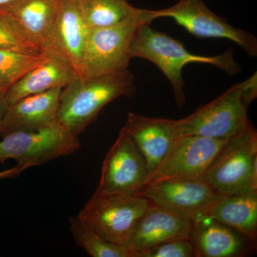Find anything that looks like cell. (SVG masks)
Returning a JSON list of instances; mask_svg holds the SVG:
<instances>
[{
	"label": "cell",
	"instance_id": "25",
	"mask_svg": "<svg viewBox=\"0 0 257 257\" xmlns=\"http://www.w3.org/2000/svg\"><path fill=\"white\" fill-rule=\"evenodd\" d=\"M22 172H23V171L20 170L18 166H15L13 168L10 169V170L0 172V181L3 180V179L15 178V177L20 175Z\"/></svg>",
	"mask_w": 257,
	"mask_h": 257
},
{
	"label": "cell",
	"instance_id": "13",
	"mask_svg": "<svg viewBox=\"0 0 257 257\" xmlns=\"http://www.w3.org/2000/svg\"><path fill=\"white\" fill-rule=\"evenodd\" d=\"M194 222L150 202L137 223L126 246L135 257L170 240L192 237Z\"/></svg>",
	"mask_w": 257,
	"mask_h": 257
},
{
	"label": "cell",
	"instance_id": "20",
	"mask_svg": "<svg viewBox=\"0 0 257 257\" xmlns=\"http://www.w3.org/2000/svg\"><path fill=\"white\" fill-rule=\"evenodd\" d=\"M83 18L89 30L121 23L140 13L127 0H79Z\"/></svg>",
	"mask_w": 257,
	"mask_h": 257
},
{
	"label": "cell",
	"instance_id": "1",
	"mask_svg": "<svg viewBox=\"0 0 257 257\" xmlns=\"http://www.w3.org/2000/svg\"><path fill=\"white\" fill-rule=\"evenodd\" d=\"M130 55L132 59L150 61L160 69L172 85L175 100L179 107H182L186 102L182 70L187 64H211L231 76L241 71L231 49L219 55H194L178 40L151 28L150 24L147 23L140 25L134 34Z\"/></svg>",
	"mask_w": 257,
	"mask_h": 257
},
{
	"label": "cell",
	"instance_id": "2",
	"mask_svg": "<svg viewBox=\"0 0 257 257\" xmlns=\"http://www.w3.org/2000/svg\"><path fill=\"white\" fill-rule=\"evenodd\" d=\"M136 91L135 77L127 70L74 79L62 89L58 121L79 136L92 123L104 106L121 97L133 96Z\"/></svg>",
	"mask_w": 257,
	"mask_h": 257
},
{
	"label": "cell",
	"instance_id": "12",
	"mask_svg": "<svg viewBox=\"0 0 257 257\" xmlns=\"http://www.w3.org/2000/svg\"><path fill=\"white\" fill-rule=\"evenodd\" d=\"M89 31L79 0H59L55 24L44 51L62 56L79 76Z\"/></svg>",
	"mask_w": 257,
	"mask_h": 257
},
{
	"label": "cell",
	"instance_id": "11",
	"mask_svg": "<svg viewBox=\"0 0 257 257\" xmlns=\"http://www.w3.org/2000/svg\"><path fill=\"white\" fill-rule=\"evenodd\" d=\"M227 140L200 136L176 139L149 175L147 184L162 179L202 177Z\"/></svg>",
	"mask_w": 257,
	"mask_h": 257
},
{
	"label": "cell",
	"instance_id": "19",
	"mask_svg": "<svg viewBox=\"0 0 257 257\" xmlns=\"http://www.w3.org/2000/svg\"><path fill=\"white\" fill-rule=\"evenodd\" d=\"M207 216L255 242L257 239V191L221 196Z\"/></svg>",
	"mask_w": 257,
	"mask_h": 257
},
{
	"label": "cell",
	"instance_id": "17",
	"mask_svg": "<svg viewBox=\"0 0 257 257\" xmlns=\"http://www.w3.org/2000/svg\"><path fill=\"white\" fill-rule=\"evenodd\" d=\"M192 240L197 257L243 256L252 241L208 216L194 221Z\"/></svg>",
	"mask_w": 257,
	"mask_h": 257
},
{
	"label": "cell",
	"instance_id": "6",
	"mask_svg": "<svg viewBox=\"0 0 257 257\" xmlns=\"http://www.w3.org/2000/svg\"><path fill=\"white\" fill-rule=\"evenodd\" d=\"M141 9L136 16L121 23L89 30L79 77H87L127 70L130 45L137 28L147 23Z\"/></svg>",
	"mask_w": 257,
	"mask_h": 257
},
{
	"label": "cell",
	"instance_id": "8",
	"mask_svg": "<svg viewBox=\"0 0 257 257\" xmlns=\"http://www.w3.org/2000/svg\"><path fill=\"white\" fill-rule=\"evenodd\" d=\"M145 16L150 23L157 18L172 19L194 36L231 40L247 55L256 57V37L246 30L230 25L224 18L213 13L204 0H179L166 9L145 10Z\"/></svg>",
	"mask_w": 257,
	"mask_h": 257
},
{
	"label": "cell",
	"instance_id": "15",
	"mask_svg": "<svg viewBox=\"0 0 257 257\" xmlns=\"http://www.w3.org/2000/svg\"><path fill=\"white\" fill-rule=\"evenodd\" d=\"M45 52V60L27 72L6 93L5 99L9 105L26 96L63 89L79 77L73 66L62 56Z\"/></svg>",
	"mask_w": 257,
	"mask_h": 257
},
{
	"label": "cell",
	"instance_id": "16",
	"mask_svg": "<svg viewBox=\"0 0 257 257\" xmlns=\"http://www.w3.org/2000/svg\"><path fill=\"white\" fill-rule=\"evenodd\" d=\"M124 127L146 161L150 174L177 138L175 119L151 118L130 112Z\"/></svg>",
	"mask_w": 257,
	"mask_h": 257
},
{
	"label": "cell",
	"instance_id": "26",
	"mask_svg": "<svg viewBox=\"0 0 257 257\" xmlns=\"http://www.w3.org/2000/svg\"><path fill=\"white\" fill-rule=\"evenodd\" d=\"M8 106L9 104L5 99V96H0V137H2V121H3V116L8 109Z\"/></svg>",
	"mask_w": 257,
	"mask_h": 257
},
{
	"label": "cell",
	"instance_id": "9",
	"mask_svg": "<svg viewBox=\"0 0 257 257\" xmlns=\"http://www.w3.org/2000/svg\"><path fill=\"white\" fill-rule=\"evenodd\" d=\"M140 195L193 222L207 216L221 197L202 177L157 181L147 184Z\"/></svg>",
	"mask_w": 257,
	"mask_h": 257
},
{
	"label": "cell",
	"instance_id": "23",
	"mask_svg": "<svg viewBox=\"0 0 257 257\" xmlns=\"http://www.w3.org/2000/svg\"><path fill=\"white\" fill-rule=\"evenodd\" d=\"M0 50H12L30 54L44 52L18 26L10 15L0 13Z\"/></svg>",
	"mask_w": 257,
	"mask_h": 257
},
{
	"label": "cell",
	"instance_id": "4",
	"mask_svg": "<svg viewBox=\"0 0 257 257\" xmlns=\"http://www.w3.org/2000/svg\"><path fill=\"white\" fill-rule=\"evenodd\" d=\"M202 177L221 196L257 191V133L251 121L228 139Z\"/></svg>",
	"mask_w": 257,
	"mask_h": 257
},
{
	"label": "cell",
	"instance_id": "21",
	"mask_svg": "<svg viewBox=\"0 0 257 257\" xmlns=\"http://www.w3.org/2000/svg\"><path fill=\"white\" fill-rule=\"evenodd\" d=\"M69 230L75 243L92 257H135L124 245L107 241L93 231L79 217L69 219Z\"/></svg>",
	"mask_w": 257,
	"mask_h": 257
},
{
	"label": "cell",
	"instance_id": "10",
	"mask_svg": "<svg viewBox=\"0 0 257 257\" xmlns=\"http://www.w3.org/2000/svg\"><path fill=\"white\" fill-rule=\"evenodd\" d=\"M149 174L146 161L123 126L103 162L96 190L108 194L140 195Z\"/></svg>",
	"mask_w": 257,
	"mask_h": 257
},
{
	"label": "cell",
	"instance_id": "18",
	"mask_svg": "<svg viewBox=\"0 0 257 257\" xmlns=\"http://www.w3.org/2000/svg\"><path fill=\"white\" fill-rule=\"evenodd\" d=\"M59 0H15L0 13L10 15L24 33L44 51L55 24Z\"/></svg>",
	"mask_w": 257,
	"mask_h": 257
},
{
	"label": "cell",
	"instance_id": "24",
	"mask_svg": "<svg viewBox=\"0 0 257 257\" xmlns=\"http://www.w3.org/2000/svg\"><path fill=\"white\" fill-rule=\"evenodd\" d=\"M194 247L192 237L166 241L140 253L138 257H193Z\"/></svg>",
	"mask_w": 257,
	"mask_h": 257
},
{
	"label": "cell",
	"instance_id": "7",
	"mask_svg": "<svg viewBox=\"0 0 257 257\" xmlns=\"http://www.w3.org/2000/svg\"><path fill=\"white\" fill-rule=\"evenodd\" d=\"M150 205V201L141 195L104 194L96 189L78 216L101 237L126 246Z\"/></svg>",
	"mask_w": 257,
	"mask_h": 257
},
{
	"label": "cell",
	"instance_id": "5",
	"mask_svg": "<svg viewBox=\"0 0 257 257\" xmlns=\"http://www.w3.org/2000/svg\"><path fill=\"white\" fill-rule=\"evenodd\" d=\"M0 140V164L15 160L22 171L67 157L81 147L79 136L59 122L35 131L7 134Z\"/></svg>",
	"mask_w": 257,
	"mask_h": 257
},
{
	"label": "cell",
	"instance_id": "3",
	"mask_svg": "<svg viewBox=\"0 0 257 257\" xmlns=\"http://www.w3.org/2000/svg\"><path fill=\"white\" fill-rule=\"evenodd\" d=\"M257 96L255 72L243 82L236 83L214 100L199 106L182 119L175 120L177 138L200 136L226 140L248 124V106Z\"/></svg>",
	"mask_w": 257,
	"mask_h": 257
},
{
	"label": "cell",
	"instance_id": "22",
	"mask_svg": "<svg viewBox=\"0 0 257 257\" xmlns=\"http://www.w3.org/2000/svg\"><path fill=\"white\" fill-rule=\"evenodd\" d=\"M46 52L30 54L12 50H0V96L6 93L30 69L41 63Z\"/></svg>",
	"mask_w": 257,
	"mask_h": 257
},
{
	"label": "cell",
	"instance_id": "27",
	"mask_svg": "<svg viewBox=\"0 0 257 257\" xmlns=\"http://www.w3.org/2000/svg\"><path fill=\"white\" fill-rule=\"evenodd\" d=\"M15 0H0V11L6 9L7 8L13 4Z\"/></svg>",
	"mask_w": 257,
	"mask_h": 257
},
{
	"label": "cell",
	"instance_id": "14",
	"mask_svg": "<svg viewBox=\"0 0 257 257\" xmlns=\"http://www.w3.org/2000/svg\"><path fill=\"white\" fill-rule=\"evenodd\" d=\"M62 88L26 96L8 106L2 121V137L18 131H35L58 121Z\"/></svg>",
	"mask_w": 257,
	"mask_h": 257
}]
</instances>
